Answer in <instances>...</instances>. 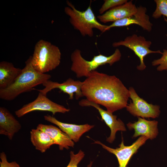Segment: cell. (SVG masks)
Listing matches in <instances>:
<instances>
[{
    "instance_id": "cell-23",
    "label": "cell",
    "mask_w": 167,
    "mask_h": 167,
    "mask_svg": "<svg viewBox=\"0 0 167 167\" xmlns=\"http://www.w3.org/2000/svg\"><path fill=\"white\" fill-rule=\"evenodd\" d=\"M161 57L159 58L155 59L152 62L153 66H157V70L161 71H167V49H164Z\"/></svg>"
},
{
    "instance_id": "cell-1",
    "label": "cell",
    "mask_w": 167,
    "mask_h": 167,
    "mask_svg": "<svg viewBox=\"0 0 167 167\" xmlns=\"http://www.w3.org/2000/svg\"><path fill=\"white\" fill-rule=\"evenodd\" d=\"M81 90L87 100L112 113L126 108L130 98L129 90L119 78L96 70L83 82Z\"/></svg>"
},
{
    "instance_id": "cell-7",
    "label": "cell",
    "mask_w": 167,
    "mask_h": 167,
    "mask_svg": "<svg viewBox=\"0 0 167 167\" xmlns=\"http://www.w3.org/2000/svg\"><path fill=\"white\" fill-rule=\"evenodd\" d=\"M130 98L132 100L126 108L127 111L135 117L143 118H155L161 113L160 106L149 104L140 97L132 87L129 88Z\"/></svg>"
},
{
    "instance_id": "cell-8",
    "label": "cell",
    "mask_w": 167,
    "mask_h": 167,
    "mask_svg": "<svg viewBox=\"0 0 167 167\" xmlns=\"http://www.w3.org/2000/svg\"><path fill=\"white\" fill-rule=\"evenodd\" d=\"M69 109L58 104L48 98L46 95L39 92L36 99L25 105L15 112L16 115L20 118L32 111H41L51 112L54 115L57 113H65L70 111Z\"/></svg>"
},
{
    "instance_id": "cell-5",
    "label": "cell",
    "mask_w": 167,
    "mask_h": 167,
    "mask_svg": "<svg viewBox=\"0 0 167 167\" xmlns=\"http://www.w3.org/2000/svg\"><path fill=\"white\" fill-rule=\"evenodd\" d=\"M31 56L32 64L34 68L40 73L46 74L59 66L61 53L57 46L41 40L36 43Z\"/></svg>"
},
{
    "instance_id": "cell-12",
    "label": "cell",
    "mask_w": 167,
    "mask_h": 167,
    "mask_svg": "<svg viewBox=\"0 0 167 167\" xmlns=\"http://www.w3.org/2000/svg\"><path fill=\"white\" fill-rule=\"evenodd\" d=\"M147 12L146 7L141 5L137 7V11L135 13L129 17L114 22L107 25L105 32L113 27L127 26L132 24L138 25L144 30L151 32L153 24L150 21Z\"/></svg>"
},
{
    "instance_id": "cell-20",
    "label": "cell",
    "mask_w": 167,
    "mask_h": 167,
    "mask_svg": "<svg viewBox=\"0 0 167 167\" xmlns=\"http://www.w3.org/2000/svg\"><path fill=\"white\" fill-rule=\"evenodd\" d=\"M156 4L155 10L152 14L155 19L160 18L162 15L167 17V0H155Z\"/></svg>"
},
{
    "instance_id": "cell-14",
    "label": "cell",
    "mask_w": 167,
    "mask_h": 167,
    "mask_svg": "<svg viewBox=\"0 0 167 167\" xmlns=\"http://www.w3.org/2000/svg\"><path fill=\"white\" fill-rule=\"evenodd\" d=\"M137 9V7L131 0L110 9L97 16V18L102 23L114 22L130 16L136 12Z\"/></svg>"
},
{
    "instance_id": "cell-6",
    "label": "cell",
    "mask_w": 167,
    "mask_h": 167,
    "mask_svg": "<svg viewBox=\"0 0 167 167\" xmlns=\"http://www.w3.org/2000/svg\"><path fill=\"white\" fill-rule=\"evenodd\" d=\"M152 44L151 41L147 40L144 37L134 34L127 36L123 40L113 43L112 46L114 47L124 46L132 50L139 59L140 64L137 66V69L142 71L146 67L144 62L146 55L152 53L162 54L160 50H150L149 48Z\"/></svg>"
},
{
    "instance_id": "cell-25",
    "label": "cell",
    "mask_w": 167,
    "mask_h": 167,
    "mask_svg": "<svg viewBox=\"0 0 167 167\" xmlns=\"http://www.w3.org/2000/svg\"><path fill=\"white\" fill-rule=\"evenodd\" d=\"M164 19H165V21L166 22V23H167V18L166 19L165 18ZM166 36H167V34ZM166 48H167V46Z\"/></svg>"
},
{
    "instance_id": "cell-16",
    "label": "cell",
    "mask_w": 167,
    "mask_h": 167,
    "mask_svg": "<svg viewBox=\"0 0 167 167\" xmlns=\"http://www.w3.org/2000/svg\"><path fill=\"white\" fill-rule=\"evenodd\" d=\"M21 128L20 122L6 108L0 107V134L11 140Z\"/></svg>"
},
{
    "instance_id": "cell-19",
    "label": "cell",
    "mask_w": 167,
    "mask_h": 167,
    "mask_svg": "<svg viewBox=\"0 0 167 167\" xmlns=\"http://www.w3.org/2000/svg\"><path fill=\"white\" fill-rule=\"evenodd\" d=\"M31 141L35 149L41 153H44L55 142L45 132L36 129H33L30 131Z\"/></svg>"
},
{
    "instance_id": "cell-17",
    "label": "cell",
    "mask_w": 167,
    "mask_h": 167,
    "mask_svg": "<svg viewBox=\"0 0 167 167\" xmlns=\"http://www.w3.org/2000/svg\"><path fill=\"white\" fill-rule=\"evenodd\" d=\"M37 129L46 133L58 145L60 150L64 148L69 149L70 147H73L74 143L66 133L60 129L51 125H45L40 123L37 126Z\"/></svg>"
},
{
    "instance_id": "cell-10",
    "label": "cell",
    "mask_w": 167,
    "mask_h": 167,
    "mask_svg": "<svg viewBox=\"0 0 167 167\" xmlns=\"http://www.w3.org/2000/svg\"><path fill=\"white\" fill-rule=\"evenodd\" d=\"M79 105L81 106H92L97 109L100 114L102 119L105 122L110 129L109 136L106 141L112 143L116 138V132L118 131H126L124 122L120 118L117 119V116L113 113L105 110L101 108L99 105L90 101L86 99L80 101Z\"/></svg>"
},
{
    "instance_id": "cell-3",
    "label": "cell",
    "mask_w": 167,
    "mask_h": 167,
    "mask_svg": "<svg viewBox=\"0 0 167 167\" xmlns=\"http://www.w3.org/2000/svg\"><path fill=\"white\" fill-rule=\"evenodd\" d=\"M66 2L67 6L65 7L64 12L69 16L71 24L83 36L92 37L94 29H96L102 33L105 32L107 25L101 24L97 20L92 9L91 2L84 11L77 10L69 1Z\"/></svg>"
},
{
    "instance_id": "cell-9",
    "label": "cell",
    "mask_w": 167,
    "mask_h": 167,
    "mask_svg": "<svg viewBox=\"0 0 167 167\" xmlns=\"http://www.w3.org/2000/svg\"><path fill=\"white\" fill-rule=\"evenodd\" d=\"M148 139L146 136H141L131 145L126 146L122 136V141L119 147L115 148L109 147L99 141H94V143L101 145L103 148L114 154L118 159L119 167H128L127 164L132 156L137 152L139 148L144 145Z\"/></svg>"
},
{
    "instance_id": "cell-24",
    "label": "cell",
    "mask_w": 167,
    "mask_h": 167,
    "mask_svg": "<svg viewBox=\"0 0 167 167\" xmlns=\"http://www.w3.org/2000/svg\"><path fill=\"white\" fill-rule=\"evenodd\" d=\"M0 167H20L19 165L16 161L8 162L6 156L4 152L0 153Z\"/></svg>"
},
{
    "instance_id": "cell-4",
    "label": "cell",
    "mask_w": 167,
    "mask_h": 167,
    "mask_svg": "<svg viewBox=\"0 0 167 167\" xmlns=\"http://www.w3.org/2000/svg\"><path fill=\"white\" fill-rule=\"evenodd\" d=\"M122 54L118 49L108 56L100 54L94 56L90 61H88L83 57L81 51L78 49L74 50L71 56L72 64L71 69L75 73L77 78L87 77L91 72L95 71L99 67L106 64L112 66L121 59Z\"/></svg>"
},
{
    "instance_id": "cell-11",
    "label": "cell",
    "mask_w": 167,
    "mask_h": 167,
    "mask_svg": "<svg viewBox=\"0 0 167 167\" xmlns=\"http://www.w3.org/2000/svg\"><path fill=\"white\" fill-rule=\"evenodd\" d=\"M83 82L79 80H75L71 78L68 79L66 81L60 83L49 80L43 83L42 85L45 87L42 89H36L45 95L52 90L59 89L61 92L69 95V99H73L74 94H75V99H79L84 96L82 92Z\"/></svg>"
},
{
    "instance_id": "cell-15",
    "label": "cell",
    "mask_w": 167,
    "mask_h": 167,
    "mask_svg": "<svg viewBox=\"0 0 167 167\" xmlns=\"http://www.w3.org/2000/svg\"><path fill=\"white\" fill-rule=\"evenodd\" d=\"M44 118L45 120L57 126L75 142L79 141L80 137L84 133L94 127V125L88 124L79 125L63 122L49 114L45 115Z\"/></svg>"
},
{
    "instance_id": "cell-22",
    "label": "cell",
    "mask_w": 167,
    "mask_h": 167,
    "mask_svg": "<svg viewBox=\"0 0 167 167\" xmlns=\"http://www.w3.org/2000/svg\"><path fill=\"white\" fill-rule=\"evenodd\" d=\"M85 154L84 152L80 150L79 152L76 154L74 152L71 151L70 152V161L66 167H78V165L84 157ZM93 161H91L87 167L92 166Z\"/></svg>"
},
{
    "instance_id": "cell-13",
    "label": "cell",
    "mask_w": 167,
    "mask_h": 167,
    "mask_svg": "<svg viewBox=\"0 0 167 167\" xmlns=\"http://www.w3.org/2000/svg\"><path fill=\"white\" fill-rule=\"evenodd\" d=\"M158 125L157 121L148 120L141 117H138L137 121L129 122L126 124L129 130L134 131L133 138L144 136L151 140L156 138L158 135Z\"/></svg>"
},
{
    "instance_id": "cell-21",
    "label": "cell",
    "mask_w": 167,
    "mask_h": 167,
    "mask_svg": "<svg viewBox=\"0 0 167 167\" xmlns=\"http://www.w3.org/2000/svg\"><path fill=\"white\" fill-rule=\"evenodd\" d=\"M127 2V0H105L99 10V13L100 15H102L110 9L123 5Z\"/></svg>"
},
{
    "instance_id": "cell-2",
    "label": "cell",
    "mask_w": 167,
    "mask_h": 167,
    "mask_svg": "<svg viewBox=\"0 0 167 167\" xmlns=\"http://www.w3.org/2000/svg\"><path fill=\"white\" fill-rule=\"evenodd\" d=\"M30 56L25 62V66L14 81L6 88L0 89V99L12 101L20 94L33 90L36 86L43 84L51 78L50 75L40 73L33 67Z\"/></svg>"
},
{
    "instance_id": "cell-18",
    "label": "cell",
    "mask_w": 167,
    "mask_h": 167,
    "mask_svg": "<svg viewBox=\"0 0 167 167\" xmlns=\"http://www.w3.org/2000/svg\"><path fill=\"white\" fill-rule=\"evenodd\" d=\"M22 69L5 61L0 62V89L6 88L11 84L21 73Z\"/></svg>"
}]
</instances>
